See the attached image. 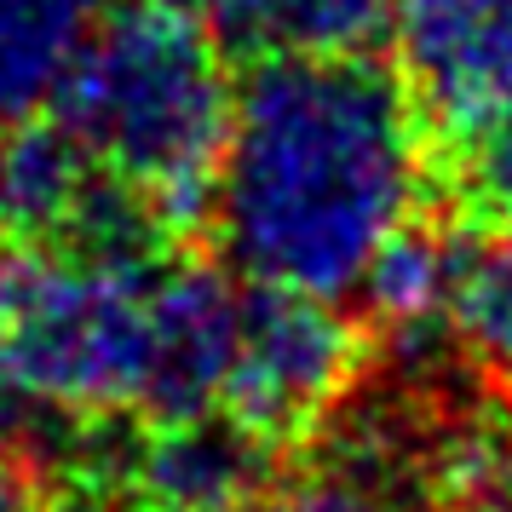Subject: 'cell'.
Wrapping results in <instances>:
<instances>
[{
    "mask_svg": "<svg viewBox=\"0 0 512 512\" xmlns=\"http://www.w3.org/2000/svg\"><path fill=\"white\" fill-rule=\"evenodd\" d=\"M409 87L369 58H254L213 185L219 248L248 282L346 300L420 213Z\"/></svg>",
    "mask_w": 512,
    "mask_h": 512,
    "instance_id": "1",
    "label": "cell"
},
{
    "mask_svg": "<svg viewBox=\"0 0 512 512\" xmlns=\"http://www.w3.org/2000/svg\"><path fill=\"white\" fill-rule=\"evenodd\" d=\"M219 47L225 41L202 12L173 0H121L93 18L52 93L75 144L139 190L167 231L213 219L219 156L236 110Z\"/></svg>",
    "mask_w": 512,
    "mask_h": 512,
    "instance_id": "2",
    "label": "cell"
},
{
    "mask_svg": "<svg viewBox=\"0 0 512 512\" xmlns=\"http://www.w3.org/2000/svg\"><path fill=\"white\" fill-rule=\"evenodd\" d=\"M150 288L70 242L0 254V380L64 409H133L150 369Z\"/></svg>",
    "mask_w": 512,
    "mask_h": 512,
    "instance_id": "3",
    "label": "cell"
},
{
    "mask_svg": "<svg viewBox=\"0 0 512 512\" xmlns=\"http://www.w3.org/2000/svg\"><path fill=\"white\" fill-rule=\"evenodd\" d=\"M363 363V334L340 300L300 288H242V340L225 380V409L271 443H300L346 403Z\"/></svg>",
    "mask_w": 512,
    "mask_h": 512,
    "instance_id": "4",
    "label": "cell"
},
{
    "mask_svg": "<svg viewBox=\"0 0 512 512\" xmlns=\"http://www.w3.org/2000/svg\"><path fill=\"white\" fill-rule=\"evenodd\" d=\"M392 47L443 139L466 144L512 116V0H397Z\"/></svg>",
    "mask_w": 512,
    "mask_h": 512,
    "instance_id": "5",
    "label": "cell"
},
{
    "mask_svg": "<svg viewBox=\"0 0 512 512\" xmlns=\"http://www.w3.org/2000/svg\"><path fill=\"white\" fill-rule=\"evenodd\" d=\"M236 340H242V288L208 259H167V271L150 288V369L139 409L150 420L219 409Z\"/></svg>",
    "mask_w": 512,
    "mask_h": 512,
    "instance_id": "6",
    "label": "cell"
},
{
    "mask_svg": "<svg viewBox=\"0 0 512 512\" xmlns=\"http://www.w3.org/2000/svg\"><path fill=\"white\" fill-rule=\"evenodd\" d=\"M277 461L282 443L219 403L202 415L150 420L133 449L127 495L144 512H236L277 484Z\"/></svg>",
    "mask_w": 512,
    "mask_h": 512,
    "instance_id": "7",
    "label": "cell"
},
{
    "mask_svg": "<svg viewBox=\"0 0 512 512\" xmlns=\"http://www.w3.org/2000/svg\"><path fill=\"white\" fill-rule=\"evenodd\" d=\"M397 0H213L208 24L248 58H369L392 35Z\"/></svg>",
    "mask_w": 512,
    "mask_h": 512,
    "instance_id": "8",
    "label": "cell"
},
{
    "mask_svg": "<svg viewBox=\"0 0 512 512\" xmlns=\"http://www.w3.org/2000/svg\"><path fill=\"white\" fill-rule=\"evenodd\" d=\"M98 162L75 144L64 121L0 127V236L58 242L81 213Z\"/></svg>",
    "mask_w": 512,
    "mask_h": 512,
    "instance_id": "9",
    "label": "cell"
},
{
    "mask_svg": "<svg viewBox=\"0 0 512 512\" xmlns=\"http://www.w3.org/2000/svg\"><path fill=\"white\" fill-rule=\"evenodd\" d=\"M461 254H466V236L409 219V225L369 259L357 294H363V311L386 328V346H415V340H443V334H455L449 305H455Z\"/></svg>",
    "mask_w": 512,
    "mask_h": 512,
    "instance_id": "10",
    "label": "cell"
},
{
    "mask_svg": "<svg viewBox=\"0 0 512 512\" xmlns=\"http://www.w3.org/2000/svg\"><path fill=\"white\" fill-rule=\"evenodd\" d=\"M110 0H0V127L52 104L75 47Z\"/></svg>",
    "mask_w": 512,
    "mask_h": 512,
    "instance_id": "11",
    "label": "cell"
},
{
    "mask_svg": "<svg viewBox=\"0 0 512 512\" xmlns=\"http://www.w3.org/2000/svg\"><path fill=\"white\" fill-rule=\"evenodd\" d=\"M438 512H512V403L455 420L432 461Z\"/></svg>",
    "mask_w": 512,
    "mask_h": 512,
    "instance_id": "12",
    "label": "cell"
},
{
    "mask_svg": "<svg viewBox=\"0 0 512 512\" xmlns=\"http://www.w3.org/2000/svg\"><path fill=\"white\" fill-rule=\"evenodd\" d=\"M449 323L466 357L512 392V225L501 236H466Z\"/></svg>",
    "mask_w": 512,
    "mask_h": 512,
    "instance_id": "13",
    "label": "cell"
},
{
    "mask_svg": "<svg viewBox=\"0 0 512 512\" xmlns=\"http://www.w3.org/2000/svg\"><path fill=\"white\" fill-rule=\"evenodd\" d=\"M236 512H409V501L323 466V478H305V484H271L265 495L242 501Z\"/></svg>",
    "mask_w": 512,
    "mask_h": 512,
    "instance_id": "14",
    "label": "cell"
},
{
    "mask_svg": "<svg viewBox=\"0 0 512 512\" xmlns=\"http://www.w3.org/2000/svg\"><path fill=\"white\" fill-rule=\"evenodd\" d=\"M466 196L489 219L512 225V116L466 139Z\"/></svg>",
    "mask_w": 512,
    "mask_h": 512,
    "instance_id": "15",
    "label": "cell"
},
{
    "mask_svg": "<svg viewBox=\"0 0 512 512\" xmlns=\"http://www.w3.org/2000/svg\"><path fill=\"white\" fill-rule=\"evenodd\" d=\"M47 512H144L127 489H98V484H75L58 507H47Z\"/></svg>",
    "mask_w": 512,
    "mask_h": 512,
    "instance_id": "16",
    "label": "cell"
},
{
    "mask_svg": "<svg viewBox=\"0 0 512 512\" xmlns=\"http://www.w3.org/2000/svg\"><path fill=\"white\" fill-rule=\"evenodd\" d=\"M0 512H47L41 478H29V472H18V466L0 461Z\"/></svg>",
    "mask_w": 512,
    "mask_h": 512,
    "instance_id": "17",
    "label": "cell"
}]
</instances>
